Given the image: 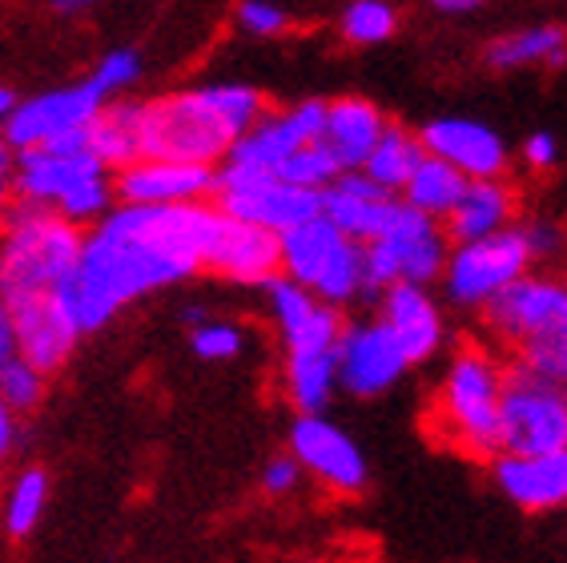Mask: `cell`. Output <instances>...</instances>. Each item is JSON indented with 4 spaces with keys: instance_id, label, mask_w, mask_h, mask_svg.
I'll return each instance as SVG.
<instances>
[{
    "instance_id": "cell-1",
    "label": "cell",
    "mask_w": 567,
    "mask_h": 563,
    "mask_svg": "<svg viewBox=\"0 0 567 563\" xmlns=\"http://www.w3.org/2000/svg\"><path fill=\"white\" fill-rule=\"evenodd\" d=\"M218 202L186 206H113L85 229V246L61 286V303L81 335H97L145 294L202 274Z\"/></svg>"
},
{
    "instance_id": "cell-2",
    "label": "cell",
    "mask_w": 567,
    "mask_h": 563,
    "mask_svg": "<svg viewBox=\"0 0 567 563\" xmlns=\"http://www.w3.org/2000/svg\"><path fill=\"white\" fill-rule=\"evenodd\" d=\"M266 113L262 89L238 85H194L169 98L137 105L142 157H177V162L221 165L234 141Z\"/></svg>"
},
{
    "instance_id": "cell-3",
    "label": "cell",
    "mask_w": 567,
    "mask_h": 563,
    "mask_svg": "<svg viewBox=\"0 0 567 563\" xmlns=\"http://www.w3.org/2000/svg\"><path fill=\"white\" fill-rule=\"evenodd\" d=\"M12 190H17V202L56 209L76 226H97L117 206L113 174L89 150V130L41 141L33 150H17Z\"/></svg>"
},
{
    "instance_id": "cell-4",
    "label": "cell",
    "mask_w": 567,
    "mask_h": 563,
    "mask_svg": "<svg viewBox=\"0 0 567 563\" xmlns=\"http://www.w3.org/2000/svg\"><path fill=\"white\" fill-rule=\"evenodd\" d=\"M483 323L503 347L515 350V367L564 387L567 382V278L532 274L515 278L483 306Z\"/></svg>"
},
{
    "instance_id": "cell-5",
    "label": "cell",
    "mask_w": 567,
    "mask_h": 563,
    "mask_svg": "<svg viewBox=\"0 0 567 563\" xmlns=\"http://www.w3.org/2000/svg\"><path fill=\"white\" fill-rule=\"evenodd\" d=\"M85 246V226H76L56 209L17 202L0 229V294L9 303L56 294L73 274Z\"/></svg>"
},
{
    "instance_id": "cell-6",
    "label": "cell",
    "mask_w": 567,
    "mask_h": 563,
    "mask_svg": "<svg viewBox=\"0 0 567 563\" xmlns=\"http://www.w3.org/2000/svg\"><path fill=\"white\" fill-rule=\"evenodd\" d=\"M503 379H507V367L487 347H463L447 362V375L439 382L435 414L443 422V434L467 455H499Z\"/></svg>"
},
{
    "instance_id": "cell-7",
    "label": "cell",
    "mask_w": 567,
    "mask_h": 563,
    "mask_svg": "<svg viewBox=\"0 0 567 563\" xmlns=\"http://www.w3.org/2000/svg\"><path fill=\"white\" fill-rule=\"evenodd\" d=\"M447 254H451V238L447 229H443V222L399 202L391 226L382 229L374 242L362 246V298H379L394 282L431 286V282L443 278Z\"/></svg>"
},
{
    "instance_id": "cell-8",
    "label": "cell",
    "mask_w": 567,
    "mask_h": 563,
    "mask_svg": "<svg viewBox=\"0 0 567 563\" xmlns=\"http://www.w3.org/2000/svg\"><path fill=\"white\" fill-rule=\"evenodd\" d=\"M282 274L330 306L362 298V242L347 238L327 214L282 234Z\"/></svg>"
},
{
    "instance_id": "cell-9",
    "label": "cell",
    "mask_w": 567,
    "mask_h": 563,
    "mask_svg": "<svg viewBox=\"0 0 567 563\" xmlns=\"http://www.w3.org/2000/svg\"><path fill=\"white\" fill-rule=\"evenodd\" d=\"M532 270V249L519 226L475 242H451L447 266H443V294L458 310H483L495 294L507 290L515 278Z\"/></svg>"
},
{
    "instance_id": "cell-10",
    "label": "cell",
    "mask_w": 567,
    "mask_h": 563,
    "mask_svg": "<svg viewBox=\"0 0 567 563\" xmlns=\"http://www.w3.org/2000/svg\"><path fill=\"white\" fill-rule=\"evenodd\" d=\"M567 447L564 387L524 367H507L499 402V451H559Z\"/></svg>"
},
{
    "instance_id": "cell-11",
    "label": "cell",
    "mask_w": 567,
    "mask_h": 563,
    "mask_svg": "<svg viewBox=\"0 0 567 563\" xmlns=\"http://www.w3.org/2000/svg\"><path fill=\"white\" fill-rule=\"evenodd\" d=\"M214 202L226 214L270 229L278 238L286 229L322 214V190H306V185L286 182L278 174H250V170H234V165H218V194H214Z\"/></svg>"
},
{
    "instance_id": "cell-12",
    "label": "cell",
    "mask_w": 567,
    "mask_h": 563,
    "mask_svg": "<svg viewBox=\"0 0 567 563\" xmlns=\"http://www.w3.org/2000/svg\"><path fill=\"white\" fill-rule=\"evenodd\" d=\"M334 358H339V390H347L350 399H379L411 370V358L379 315L342 326Z\"/></svg>"
},
{
    "instance_id": "cell-13",
    "label": "cell",
    "mask_w": 567,
    "mask_h": 563,
    "mask_svg": "<svg viewBox=\"0 0 567 563\" xmlns=\"http://www.w3.org/2000/svg\"><path fill=\"white\" fill-rule=\"evenodd\" d=\"M105 105H110V98L93 81L49 89V93H37L29 101H17L4 125H0V137L9 141L12 150H33L41 141L89 130Z\"/></svg>"
},
{
    "instance_id": "cell-14",
    "label": "cell",
    "mask_w": 567,
    "mask_h": 563,
    "mask_svg": "<svg viewBox=\"0 0 567 563\" xmlns=\"http://www.w3.org/2000/svg\"><path fill=\"white\" fill-rule=\"evenodd\" d=\"M113 194L121 206H186L218 194V165L177 157H133L113 170Z\"/></svg>"
},
{
    "instance_id": "cell-15",
    "label": "cell",
    "mask_w": 567,
    "mask_h": 563,
    "mask_svg": "<svg viewBox=\"0 0 567 563\" xmlns=\"http://www.w3.org/2000/svg\"><path fill=\"white\" fill-rule=\"evenodd\" d=\"M290 455L302 463L306 475L339 495H359L371 479L362 447L327 414H298L290 422Z\"/></svg>"
},
{
    "instance_id": "cell-16",
    "label": "cell",
    "mask_w": 567,
    "mask_h": 563,
    "mask_svg": "<svg viewBox=\"0 0 567 563\" xmlns=\"http://www.w3.org/2000/svg\"><path fill=\"white\" fill-rule=\"evenodd\" d=\"M322 121H327V101L318 98L298 101V105L278 109V113H262L250 130L234 141V150L226 153L221 165L250 170V174H274L290 153L302 150L306 141H318Z\"/></svg>"
},
{
    "instance_id": "cell-17",
    "label": "cell",
    "mask_w": 567,
    "mask_h": 563,
    "mask_svg": "<svg viewBox=\"0 0 567 563\" xmlns=\"http://www.w3.org/2000/svg\"><path fill=\"white\" fill-rule=\"evenodd\" d=\"M202 270L238 282V286H266L274 274H282V238L218 206Z\"/></svg>"
},
{
    "instance_id": "cell-18",
    "label": "cell",
    "mask_w": 567,
    "mask_h": 563,
    "mask_svg": "<svg viewBox=\"0 0 567 563\" xmlns=\"http://www.w3.org/2000/svg\"><path fill=\"white\" fill-rule=\"evenodd\" d=\"M266 306H270L274 330L282 338V350H334L347 318L342 306H330L315 290L298 286L286 274H274L262 286Z\"/></svg>"
},
{
    "instance_id": "cell-19",
    "label": "cell",
    "mask_w": 567,
    "mask_h": 563,
    "mask_svg": "<svg viewBox=\"0 0 567 563\" xmlns=\"http://www.w3.org/2000/svg\"><path fill=\"white\" fill-rule=\"evenodd\" d=\"M423 150L451 162L463 177H503L507 174V141L499 137V130H492L487 121L475 117H435L426 121L423 130Z\"/></svg>"
},
{
    "instance_id": "cell-20",
    "label": "cell",
    "mask_w": 567,
    "mask_h": 563,
    "mask_svg": "<svg viewBox=\"0 0 567 563\" xmlns=\"http://www.w3.org/2000/svg\"><path fill=\"white\" fill-rule=\"evenodd\" d=\"M9 306L17 323V355L29 358L44 375H56L73 358L76 342L85 338L61 303V294H37V298H21Z\"/></svg>"
},
{
    "instance_id": "cell-21",
    "label": "cell",
    "mask_w": 567,
    "mask_h": 563,
    "mask_svg": "<svg viewBox=\"0 0 567 563\" xmlns=\"http://www.w3.org/2000/svg\"><path fill=\"white\" fill-rule=\"evenodd\" d=\"M492 475L499 491L524 511L567 508V447L559 451H499L492 459Z\"/></svg>"
},
{
    "instance_id": "cell-22",
    "label": "cell",
    "mask_w": 567,
    "mask_h": 563,
    "mask_svg": "<svg viewBox=\"0 0 567 563\" xmlns=\"http://www.w3.org/2000/svg\"><path fill=\"white\" fill-rule=\"evenodd\" d=\"M379 303V318L391 326V335L399 338L403 355L411 358V367L435 358L443 338H447V326H443V310L431 298L426 286L419 282H394L374 298Z\"/></svg>"
},
{
    "instance_id": "cell-23",
    "label": "cell",
    "mask_w": 567,
    "mask_h": 563,
    "mask_svg": "<svg viewBox=\"0 0 567 563\" xmlns=\"http://www.w3.org/2000/svg\"><path fill=\"white\" fill-rule=\"evenodd\" d=\"M394 194L382 190L379 182L362 174V170H342L334 182L322 190V214L334 222V226L354 242H374L382 229L391 226L394 217Z\"/></svg>"
},
{
    "instance_id": "cell-24",
    "label": "cell",
    "mask_w": 567,
    "mask_h": 563,
    "mask_svg": "<svg viewBox=\"0 0 567 563\" xmlns=\"http://www.w3.org/2000/svg\"><path fill=\"white\" fill-rule=\"evenodd\" d=\"M386 125H391V121L382 117V109L374 105V101L339 98V101H327V121H322L318 141L327 145L330 157H334L342 170H359Z\"/></svg>"
},
{
    "instance_id": "cell-25",
    "label": "cell",
    "mask_w": 567,
    "mask_h": 563,
    "mask_svg": "<svg viewBox=\"0 0 567 563\" xmlns=\"http://www.w3.org/2000/svg\"><path fill=\"white\" fill-rule=\"evenodd\" d=\"M507 226H515V190L503 177H475V182H467L455 209L443 217V229H447L451 242L487 238V234H499Z\"/></svg>"
},
{
    "instance_id": "cell-26",
    "label": "cell",
    "mask_w": 567,
    "mask_h": 563,
    "mask_svg": "<svg viewBox=\"0 0 567 563\" xmlns=\"http://www.w3.org/2000/svg\"><path fill=\"white\" fill-rule=\"evenodd\" d=\"M483 65L492 73H515V69H564L567 65V29L559 24H527L515 33L495 37L483 49Z\"/></svg>"
},
{
    "instance_id": "cell-27",
    "label": "cell",
    "mask_w": 567,
    "mask_h": 563,
    "mask_svg": "<svg viewBox=\"0 0 567 563\" xmlns=\"http://www.w3.org/2000/svg\"><path fill=\"white\" fill-rule=\"evenodd\" d=\"M282 387L298 414H322L339 395V358H334V350H286Z\"/></svg>"
},
{
    "instance_id": "cell-28",
    "label": "cell",
    "mask_w": 567,
    "mask_h": 563,
    "mask_svg": "<svg viewBox=\"0 0 567 563\" xmlns=\"http://www.w3.org/2000/svg\"><path fill=\"white\" fill-rule=\"evenodd\" d=\"M49 495H53V488H49V475L41 467L17 471L9 488L0 491V531L9 540H29L49 511Z\"/></svg>"
},
{
    "instance_id": "cell-29",
    "label": "cell",
    "mask_w": 567,
    "mask_h": 563,
    "mask_svg": "<svg viewBox=\"0 0 567 563\" xmlns=\"http://www.w3.org/2000/svg\"><path fill=\"white\" fill-rule=\"evenodd\" d=\"M137 105L142 101H110L89 125V150L97 153L105 170H121L133 157H142V137H137Z\"/></svg>"
},
{
    "instance_id": "cell-30",
    "label": "cell",
    "mask_w": 567,
    "mask_h": 563,
    "mask_svg": "<svg viewBox=\"0 0 567 563\" xmlns=\"http://www.w3.org/2000/svg\"><path fill=\"white\" fill-rule=\"evenodd\" d=\"M423 157H426V150H423V137H419V133L403 130V125H386L359 170L371 177V182H379L382 190L403 194L406 177L415 174V165L423 162Z\"/></svg>"
},
{
    "instance_id": "cell-31",
    "label": "cell",
    "mask_w": 567,
    "mask_h": 563,
    "mask_svg": "<svg viewBox=\"0 0 567 563\" xmlns=\"http://www.w3.org/2000/svg\"><path fill=\"white\" fill-rule=\"evenodd\" d=\"M471 177H463L451 162H443V157H435V153H426L423 162L415 165V174L406 177L403 185V202L406 206L423 209V214L431 217H443L455 209V202L463 197V190H467Z\"/></svg>"
},
{
    "instance_id": "cell-32",
    "label": "cell",
    "mask_w": 567,
    "mask_h": 563,
    "mask_svg": "<svg viewBox=\"0 0 567 563\" xmlns=\"http://www.w3.org/2000/svg\"><path fill=\"white\" fill-rule=\"evenodd\" d=\"M339 29L350 44H382L399 29V9L391 0H350L339 17Z\"/></svg>"
},
{
    "instance_id": "cell-33",
    "label": "cell",
    "mask_w": 567,
    "mask_h": 563,
    "mask_svg": "<svg viewBox=\"0 0 567 563\" xmlns=\"http://www.w3.org/2000/svg\"><path fill=\"white\" fill-rule=\"evenodd\" d=\"M44 387H49V375L37 370L29 358L17 355L0 367V402L17 414H33L44 402Z\"/></svg>"
},
{
    "instance_id": "cell-34",
    "label": "cell",
    "mask_w": 567,
    "mask_h": 563,
    "mask_svg": "<svg viewBox=\"0 0 567 563\" xmlns=\"http://www.w3.org/2000/svg\"><path fill=\"white\" fill-rule=\"evenodd\" d=\"M189 350L202 362H234L246 350V330L229 318H202L189 326Z\"/></svg>"
},
{
    "instance_id": "cell-35",
    "label": "cell",
    "mask_w": 567,
    "mask_h": 563,
    "mask_svg": "<svg viewBox=\"0 0 567 563\" xmlns=\"http://www.w3.org/2000/svg\"><path fill=\"white\" fill-rule=\"evenodd\" d=\"M274 174L286 177V182H295V185H306V190H327V185L342 174V165L330 157V150L322 145V141H306L302 150L290 153Z\"/></svg>"
},
{
    "instance_id": "cell-36",
    "label": "cell",
    "mask_w": 567,
    "mask_h": 563,
    "mask_svg": "<svg viewBox=\"0 0 567 563\" xmlns=\"http://www.w3.org/2000/svg\"><path fill=\"white\" fill-rule=\"evenodd\" d=\"M142 73H145V65L137 49H110V53L97 61V69L89 73V81L113 101V98H121V93H130V89L142 81Z\"/></svg>"
},
{
    "instance_id": "cell-37",
    "label": "cell",
    "mask_w": 567,
    "mask_h": 563,
    "mask_svg": "<svg viewBox=\"0 0 567 563\" xmlns=\"http://www.w3.org/2000/svg\"><path fill=\"white\" fill-rule=\"evenodd\" d=\"M238 24L241 33L250 37H282L290 29V12L282 4H274V0H241Z\"/></svg>"
},
{
    "instance_id": "cell-38",
    "label": "cell",
    "mask_w": 567,
    "mask_h": 563,
    "mask_svg": "<svg viewBox=\"0 0 567 563\" xmlns=\"http://www.w3.org/2000/svg\"><path fill=\"white\" fill-rule=\"evenodd\" d=\"M302 463H298L290 451H282V455H274L270 463L262 467V491L274 499H286V495H295L298 483H302Z\"/></svg>"
},
{
    "instance_id": "cell-39",
    "label": "cell",
    "mask_w": 567,
    "mask_h": 563,
    "mask_svg": "<svg viewBox=\"0 0 567 563\" xmlns=\"http://www.w3.org/2000/svg\"><path fill=\"white\" fill-rule=\"evenodd\" d=\"M524 238H527V249H532V262H551L564 254V229L556 222H527Z\"/></svg>"
},
{
    "instance_id": "cell-40",
    "label": "cell",
    "mask_w": 567,
    "mask_h": 563,
    "mask_svg": "<svg viewBox=\"0 0 567 563\" xmlns=\"http://www.w3.org/2000/svg\"><path fill=\"white\" fill-rule=\"evenodd\" d=\"M527 170H551L559 162V137L547 130H535L524 137V150H519Z\"/></svg>"
},
{
    "instance_id": "cell-41",
    "label": "cell",
    "mask_w": 567,
    "mask_h": 563,
    "mask_svg": "<svg viewBox=\"0 0 567 563\" xmlns=\"http://www.w3.org/2000/svg\"><path fill=\"white\" fill-rule=\"evenodd\" d=\"M24 443V414H17L12 407L0 402V467H9L12 455Z\"/></svg>"
},
{
    "instance_id": "cell-42",
    "label": "cell",
    "mask_w": 567,
    "mask_h": 563,
    "mask_svg": "<svg viewBox=\"0 0 567 563\" xmlns=\"http://www.w3.org/2000/svg\"><path fill=\"white\" fill-rule=\"evenodd\" d=\"M17 358V323H12V306L9 298L0 294V367Z\"/></svg>"
},
{
    "instance_id": "cell-43",
    "label": "cell",
    "mask_w": 567,
    "mask_h": 563,
    "mask_svg": "<svg viewBox=\"0 0 567 563\" xmlns=\"http://www.w3.org/2000/svg\"><path fill=\"white\" fill-rule=\"evenodd\" d=\"M426 4L443 17H467V12H480L487 0H426Z\"/></svg>"
},
{
    "instance_id": "cell-44",
    "label": "cell",
    "mask_w": 567,
    "mask_h": 563,
    "mask_svg": "<svg viewBox=\"0 0 567 563\" xmlns=\"http://www.w3.org/2000/svg\"><path fill=\"white\" fill-rule=\"evenodd\" d=\"M12 206H17V190H12V177H0V229L9 222Z\"/></svg>"
},
{
    "instance_id": "cell-45",
    "label": "cell",
    "mask_w": 567,
    "mask_h": 563,
    "mask_svg": "<svg viewBox=\"0 0 567 563\" xmlns=\"http://www.w3.org/2000/svg\"><path fill=\"white\" fill-rule=\"evenodd\" d=\"M97 0H49V9L53 12H61V17H73V12H85V9H93Z\"/></svg>"
},
{
    "instance_id": "cell-46",
    "label": "cell",
    "mask_w": 567,
    "mask_h": 563,
    "mask_svg": "<svg viewBox=\"0 0 567 563\" xmlns=\"http://www.w3.org/2000/svg\"><path fill=\"white\" fill-rule=\"evenodd\" d=\"M12 162H17V150L0 137V177H12Z\"/></svg>"
},
{
    "instance_id": "cell-47",
    "label": "cell",
    "mask_w": 567,
    "mask_h": 563,
    "mask_svg": "<svg viewBox=\"0 0 567 563\" xmlns=\"http://www.w3.org/2000/svg\"><path fill=\"white\" fill-rule=\"evenodd\" d=\"M17 101H21V98H17L9 85H0V125H4V117L12 113V105H17Z\"/></svg>"
},
{
    "instance_id": "cell-48",
    "label": "cell",
    "mask_w": 567,
    "mask_h": 563,
    "mask_svg": "<svg viewBox=\"0 0 567 563\" xmlns=\"http://www.w3.org/2000/svg\"><path fill=\"white\" fill-rule=\"evenodd\" d=\"M564 399H567V382H564Z\"/></svg>"
}]
</instances>
